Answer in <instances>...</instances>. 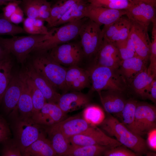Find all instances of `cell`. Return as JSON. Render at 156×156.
Here are the masks:
<instances>
[{"label":"cell","instance_id":"obj_1","mask_svg":"<svg viewBox=\"0 0 156 156\" xmlns=\"http://www.w3.org/2000/svg\"><path fill=\"white\" fill-rule=\"evenodd\" d=\"M31 63L36 70L56 89L68 92L65 83L67 68L53 60L47 51H34Z\"/></svg>","mask_w":156,"mask_h":156},{"label":"cell","instance_id":"obj_2","mask_svg":"<svg viewBox=\"0 0 156 156\" xmlns=\"http://www.w3.org/2000/svg\"><path fill=\"white\" fill-rule=\"evenodd\" d=\"M100 125L109 135L115 137L122 145L138 156L146 154L148 151L146 141L141 136L128 129L114 117L111 115L108 116Z\"/></svg>","mask_w":156,"mask_h":156},{"label":"cell","instance_id":"obj_3","mask_svg":"<svg viewBox=\"0 0 156 156\" xmlns=\"http://www.w3.org/2000/svg\"><path fill=\"white\" fill-rule=\"evenodd\" d=\"M87 70L91 92L111 90L123 92L127 89L128 84L119 68L92 65Z\"/></svg>","mask_w":156,"mask_h":156},{"label":"cell","instance_id":"obj_4","mask_svg":"<svg viewBox=\"0 0 156 156\" xmlns=\"http://www.w3.org/2000/svg\"><path fill=\"white\" fill-rule=\"evenodd\" d=\"M12 118L11 128L14 139L18 145L22 155L25 149L44 134L43 126L36 123L31 117L18 115L17 112L10 114Z\"/></svg>","mask_w":156,"mask_h":156},{"label":"cell","instance_id":"obj_5","mask_svg":"<svg viewBox=\"0 0 156 156\" xmlns=\"http://www.w3.org/2000/svg\"><path fill=\"white\" fill-rule=\"evenodd\" d=\"M50 33L45 35L31 34L25 36H14L10 38H0V44L10 54L13 55L18 62L23 63L38 43L48 38Z\"/></svg>","mask_w":156,"mask_h":156},{"label":"cell","instance_id":"obj_6","mask_svg":"<svg viewBox=\"0 0 156 156\" xmlns=\"http://www.w3.org/2000/svg\"><path fill=\"white\" fill-rule=\"evenodd\" d=\"M85 18L68 23L61 27L53 29L48 38L38 43L32 52L48 51L55 47L74 39L79 35L81 26L86 20Z\"/></svg>","mask_w":156,"mask_h":156},{"label":"cell","instance_id":"obj_7","mask_svg":"<svg viewBox=\"0 0 156 156\" xmlns=\"http://www.w3.org/2000/svg\"><path fill=\"white\" fill-rule=\"evenodd\" d=\"M100 27L89 19L81 26L79 34L80 44L83 55L87 57L94 59L102 43L103 36Z\"/></svg>","mask_w":156,"mask_h":156},{"label":"cell","instance_id":"obj_8","mask_svg":"<svg viewBox=\"0 0 156 156\" xmlns=\"http://www.w3.org/2000/svg\"><path fill=\"white\" fill-rule=\"evenodd\" d=\"M69 140L70 144L75 146L98 145L111 148L122 145L97 126H90L86 131L72 137Z\"/></svg>","mask_w":156,"mask_h":156},{"label":"cell","instance_id":"obj_9","mask_svg":"<svg viewBox=\"0 0 156 156\" xmlns=\"http://www.w3.org/2000/svg\"><path fill=\"white\" fill-rule=\"evenodd\" d=\"M68 42L58 45L47 51L53 60L62 66H78L83 55L80 44Z\"/></svg>","mask_w":156,"mask_h":156},{"label":"cell","instance_id":"obj_10","mask_svg":"<svg viewBox=\"0 0 156 156\" xmlns=\"http://www.w3.org/2000/svg\"><path fill=\"white\" fill-rule=\"evenodd\" d=\"M134 125L137 134L141 136L156 128V107L146 103L138 102Z\"/></svg>","mask_w":156,"mask_h":156},{"label":"cell","instance_id":"obj_11","mask_svg":"<svg viewBox=\"0 0 156 156\" xmlns=\"http://www.w3.org/2000/svg\"><path fill=\"white\" fill-rule=\"evenodd\" d=\"M131 22L129 36L134 45L136 55L148 62L149 60L151 44L148 33V27Z\"/></svg>","mask_w":156,"mask_h":156},{"label":"cell","instance_id":"obj_12","mask_svg":"<svg viewBox=\"0 0 156 156\" xmlns=\"http://www.w3.org/2000/svg\"><path fill=\"white\" fill-rule=\"evenodd\" d=\"M126 14L125 10H116L96 6L88 3L85 9V18L101 26L109 25Z\"/></svg>","mask_w":156,"mask_h":156},{"label":"cell","instance_id":"obj_13","mask_svg":"<svg viewBox=\"0 0 156 156\" xmlns=\"http://www.w3.org/2000/svg\"><path fill=\"white\" fill-rule=\"evenodd\" d=\"M122 60L114 44L103 39L92 65L119 68Z\"/></svg>","mask_w":156,"mask_h":156},{"label":"cell","instance_id":"obj_14","mask_svg":"<svg viewBox=\"0 0 156 156\" xmlns=\"http://www.w3.org/2000/svg\"><path fill=\"white\" fill-rule=\"evenodd\" d=\"M125 10V15L131 22L145 27H148L156 19L155 7L143 2L133 3Z\"/></svg>","mask_w":156,"mask_h":156},{"label":"cell","instance_id":"obj_15","mask_svg":"<svg viewBox=\"0 0 156 156\" xmlns=\"http://www.w3.org/2000/svg\"><path fill=\"white\" fill-rule=\"evenodd\" d=\"M37 124L44 127L54 125L66 118L64 113L56 103L46 102L38 111L31 117Z\"/></svg>","mask_w":156,"mask_h":156},{"label":"cell","instance_id":"obj_16","mask_svg":"<svg viewBox=\"0 0 156 156\" xmlns=\"http://www.w3.org/2000/svg\"><path fill=\"white\" fill-rule=\"evenodd\" d=\"M22 87V81L20 73L13 75L3 94L1 101L6 114L16 110Z\"/></svg>","mask_w":156,"mask_h":156},{"label":"cell","instance_id":"obj_17","mask_svg":"<svg viewBox=\"0 0 156 156\" xmlns=\"http://www.w3.org/2000/svg\"><path fill=\"white\" fill-rule=\"evenodd\" d=\"M89 96L79 92L71 91L60 94L56 103L66 114L84 108L90 104Z\"/></svg>","mask_w":156,"mask_h":156},{"label":"cell","instance_id":"obj_18","mask_svg":"<svg viewBox=\"0 0 156 156\" xmlns=\"http://www.w3.org/2000/svg\"><path fill=\"white\" fill-rule=\"evenodd\" d=\"M51 5L48 0H21L19 6L27 17L39 18L48 23Z\"/></svg>","mask_w":156,"mask_h":156},{"label":"cell","instance_id":"obj_19","mask_svg":"<svg viewBox=\"0 0 156 156\" xmlns=\"http://www.w3.org/2000/svg\"><path fill=\"white\" fill-rule=\"evenodd\" d=\"M98 92L105 110L108 114L118 117L127 101L123 94V92L107 90Z\"/></svg>","mask_w":156,"mask_h":156},{"label":"cell","instance_id":"obj_20","mask_svg":"<svg viewBox=\"0 0 156 156\" xmlns=\"http://www.w3.org/2000/svg\"><path fill=\"white\" fill-rule=\"evenodd\" d=\"M65 81L68 91L80 92L88 87L90 83L88 70L78 66H71L67 68Z\"/></svg>","mask_w":156,"mask_h":156},{"label":"cell","instance_id":"obj_21","mask_svg":"<svg viewBox=\"0 0 156 156\" xmlns=\"http://www.w3.org/2000/svg\"><path fill=\"white\" fill-rule=\"evenodd\" d=\"M24 72L33 81L47 102L56 103L60 94L46 79L36 70L31 63L26 66Z\"/></svg>","mask_w":156,"mask_h":156},{"label":"cell","instance_id":"obj_22","mask_svg":"<svg viewBox=\"0 0 156 156\" xmlns=\"http://www.w3.org/2000/svg\"><path fill=\"white\" fill-rule=\"evenodd\" d=\"M90 126L82 116L76 115L66 118L58 123L49 127L60 131L69 139L84 132Z\"/></svg>","mask_w":156,"mask_h":156},{"label":"cell","instance_id":"obj_23","mask_svg":"<svg viewBox=\"0 0 156 156\" xmlns=\"http://www.w3.org/2000/svg\"><path fill=\"white\" fill-rule=\"evenodd\" d=\"M147 62L136 55L122 60L119 68L128 86L134 77L147 67Z\"/></svg>","mask_w":156,"mask_h":156},{"label":"cell","instance_id":"obj_24","mask_svg":"<svg viewBox=\"0 0 156 156\" xmlns=\"http://www.w3.org/2000/svg\"><path fill=\"white\" fill-rule=\"evenodd\" d=\"M24 156H57L49 140L43 135L26 148L22 154Z\"/></svg>","mask_w":156,"mask_h":156},{"label":"cell","instance_id":"obj_25","mask_svg":"<svg viewBox=\"0 0 156 156\" xmlns=\"http://www.w3.org/2000/svg\"><path fill=\"white\" fill-rule=\"evenodd\" d=\"M20 73L22 79V87L16 110L19 111L20 116L31 117L33 107L30 90L26 82L24 72Z\"/></svg>","mask_w":156,"mask_h":156},{"label":"cell","instance_id":"obj_26","mask_svg":"<svg viewBox=\"0 0 156 156\" xmlns=\"http://www.w3.org/2000/svg\"><path fill=\"white\" fill-rule=\"evenodd\" d=\"M45 131L48 135L52 148L57 156H64L71 144L69 139L60 131L50 127H46Z\"/></svg>","mask_w":156,"mask_h":156},{"label":"cell","instance_id":"obj_27","mask_svg":"<svg viewBox=\"0 0 156 156\" xmlns=\"http://www.w3.org/2000/svg\"><path fill=\"white\" fill-rule=\"evenodd\" d=\"M147 67L137 75L130 85L135 94L143 99H146L147 91L155 78L148 73Z\"/></svg>","mask_w":156,"mask_h":156},{"label":"cell","instance_id":"obj_28","mask_svg":"<svg viewBox=\"0 0 156 156\" xmlns=\"http://www.w3.org/2000/svg\"><path fill=\"white\" fill-rule=\"evenodd\" d=\"M88 3L86 0L78 1L57 21L54 27L85 18V12Z\"/></svg>","mask_w":156,"mask_h":156},{"label":"cell","instance_id":"obj_29","mask_svg":"<svg viewBox=\"0 0 156 156\" xmlns=\"http://www.w3.org/2000/svg\"><path fill=\"white\" fill-rule=\"evenodd\" d=\"M110 148L100 145L75 146L71 144L64 156H99Z\"/></svg>","mask_w":156,"mask_h":156},{"label":"cell","instance_id":"obj_30","mask_svg":"<svg viewBox=\"0 0 156 156\" xmlns=\"http://www.w3.org/2000/svg\"><path fill=\"white\" fill-rule=\"evenodd\" d=\"M80 0H58L52 4L50 17L47 23L53 27L57 21L75 4Z\"/></svg>","mask_w":156,"mask_h":156},{"label":"cell","instance_id":"obj_31","mask_svg":"<svg viewBox=\"0 0 156 156\" xmlns=\"http://www.w3.org/2000/svg\"><path fill=\"white\" fill-rule=\"evenodd\" d=\"M12 60L10 55L0 59V105L2 97L12 76Z\"/></svg>","mask_w":156,"mask_h":156},{"label":"cell","instance_id":"obj_32","mask_svg":"<svg viewBox=\"0 0 156 156\" xmlns=\"http://www.w3.org/2000/svg\"><path fill=\"white\" fill-rule=\"evenodd\" d=\"M137 102L136 100L133 99L127 100L124 107L118 117L120 118L121 122L124 126L133 133L138 135L134 125L135 111Z\"/></svg>","mask_w":156,"mask_h":156},{"label":"cell","instance_id":"obj_33","mask_svg":"<svg viewBox=\"0 0 156 156\" xmlns=\"http://www.w3.org/2000/svg\"><path fill=\"white\" fill-rule=\"evenodd\" d=\"M82 116L91 126L100 125L105 118L104 112L100 107L90 104L84 108Z\"/></svg>","mask_w":156,"mask_h":156},{"label":"cell","instance_id":"obj_34","mask_svg":"<svg viewBox=\"0 0 156 156\" xmlns=\"http://www.w3.org/2000/svg\"><path fill=\"white\" fill-rule=\"evenodd\" d=\"M44 21L38 18H24L23 27L26 34L30 35H45L49 34L47 28L44 25Z\"/></svg>","mask_w":156,"mask_h":156},{"label":"cell","instance_id":"obj_35","mask_svg":"<svg viewBox=\"0 0 156 156\" xmlns=\"http://www.w3.org/2000/svg\"><path fill=\"white\" fill-rule=\"evenodd\" d=\"M23 72L31 94L33 107V114L40 110L47 101L43 94L36 86L33 81Z\"/></svg>","mask_w":156,"mask_h":156},{"label":"cell","instance_id":"obj_36","mask_svg":"<svg viewBox=\"0 0 156 156\" xmlns=\"http://www.w3.org/2000/svg\"><path fill=\"white\" fill-rule=\"evenodd\" d=\"M89 3L94 6L107 8L125 10L133 3L130 0H86Z\"/></svg>","mask_w":156,"mask_h":156},{"label":"cell","instance_id":"obj_37","mask_svg":"<svg viewBox=\"0 0 156 156\" xmlns=\"http://www.w3.org/2000/svg\"><path fill=\"white\" fill-rule=\"evenodd\" d=\"M20 34H26L23 28L10 22L2 13L0 14V35L12 36Z\"/></svg>","mask_w":156,"mask_h":156},{"label":"cell","instance_id":"obj_38","mask_svg":"<svg viewBox=\"0 0 156 156\" xmlns=\"http://www.w3.org/2000/svg\"><path fill=\"white\" fill-rule=\"evenodd\" d=\"M113 43L116 47L122 60L128 59L137 55L129 35L126 40Z\"/></svg>","mask_w":156,"mask_h":156},{"label":"cell","instance_id":"obj_39","mask_svg":"<svg viewBox=\"0 0 156 156\" xmlns=\"http://www.w3.org/2000/svg\"><path fill=\"white\" fill-rule=\"evenodd\" d=\"M150 63L147 67L148 73L156 77V23H153L152 40L149 58Z\"/></svg>","mask_w":156,"mask_h":156},{"label":"cell","instance_id":"obj_40","mask_svg":"<svg viewBox=\"0 0 156 156\" xmlns=\"http://www.w3.org/2000/svg\"><path fill=\"white\" fill-rule=\"evenodd\" d=\"M128 20L127 18L122 16L112 24L104 25L102 30L103 39L109 41Z\"/></svg>","mask_w":156,"mask_h":156},{"label":"cell","instance_id":"obj_41","mask_svg":"<svg viewBox=\"0 0 156 156\" xmlns=\"http://www.w3.org/2000/svg\"><path fill=\"white\" fill-rule=\"evenodd\" d=\"M2 143L3 146L1 151V156H22L20 147L13 138H10Z\"/></svg>","mask_w":156,"mask_h":156},{"label":"cell","instance_id":"obj_42","mask_svg":"<svg viewBox=\"0 0 156 156\" xmlns=\"http://www.w3.org/2000/svg\"><path fill=\"white\" fill-rule=\"evenodd\" d=\"M105 156H136L137 154L126 147L121 145L109 148L104 152Z\"/></svg>","mask_w":156,"mask_h":156},{"label":"cell","instance_id":"obj_43","mask_svg":"<svg viewBox=\"0 0 156 156\" xmlns=\"http://www.w3.org/2000/svg\"><path fill=\"white\" fill-rule=\"evenodd\" d=\"M131 25V22L128 19L108 41L115 43L126 40L129 36Z\"/></svg>","mask_w":156,"mask_h":156},{"label":"cell","instance_id":"obj_44","mask_svg":"<svg viewBox=\"0 0 156 156\" xmlns=\"http://www.w3.org/2000/svg\"><path fill=\"white\" fill-rule=\"evenodd\" d=\"M11 135L8 123L0 114V143H3L10 138Z\"/></svg>","mask_w":156,"mask_h":156},{"label":"cell","instance_id":"obj_45","mask_svg":"<svg viewBox=\"0 0 156 156\" xmlns=\"http://www.w3.org/2000/svg\"><path fill=\"white\" fill-rule=\"evenodd\" d=\"M21 0L10 2L4 7L2 9V13L4 16L9 20L11 16L16 11L19 6Z\"/></svg>","mask_w":156,"mask_h":156},{"label":"cell","instance_id":"obj_46","mask_svg":"<svg viewBox=\"0 0 156 156\" xmlns=\"http://www.w3.org/2000/svg\"><path fill=\"white\" fill-rule=\"evenodd\" d=\"M147 137L146 141L147 147L152 151H156V128L149 131L147 133Z\"/></svg>","mask_w":156,"mask_h":156},{"label":"cell","instance_id":"obj_47","mask_svg":"<svg viewBox=\"0 0 156 156\" xmlns=\"http://www.w3.org/2000/svg\"><path fill=\"white\" fill-rule=\"evenodd\" d=\"M146 99H149L153 102L156 103V80L155 79H153L147 91L146 96Z\"/></svg>","mask_w":156,"mask_h":156},{"label":"cell","instance_id":"obj_48","mask_svg":"<svg viewBox=\"0 0 156 156\" xmlns=\"http://www.w3.org/2000/svg\"><path fill=\"white\" fill-rule=\"evenodd\" d=\"M23 15V12L19 5L15 12L11 16L9 20L14 24H18L23 22L24 19Z\"/></svg>","mask_w":156,"mask_h":156},{"label":"cell","instance_id":"obj_49","mask_svg":"<svg viewBox=\"0 0 156 156\" xmlns=\"http://www.w3.org/2000/svg\"><path fill=\"white\" fill-rule=\"evenodd\" d=\"M10 55V54L0 44V59Z\"/></svg>","mask_w":156,"mask_h":156},{"label":"cell","instance_id":"obj_50","mask_svg":"<svg viewBox=\"0 0 156 156\" xmlns=\"http://www.w3.org/2000/svg\"><path fill=\"white\" fill-rule=\"evenodd\" d=\"M133 3L143 2L151 4L155 7L156 5V0H130Z\"/></svg>","mask_w":156,"mask_h":156},{"label":"cell","instance_id":"obj_51","mask_svg":"<svg viewBox=\"0 0 156 156\" xmlns=\"http://www.w3.org/2000/svg\"><path fill=\"white\" fill-rule=\"evenodd\" d=\"M147 156H156V153L151 152H147L146 153Z\"/></svg>","mask_w":156,"mask_h":156},{"label":"cell","instance_id":"obj_52","mask_svg":"<svg viewBox=\"0 0 156 156\" xmlns=\"http://www.w3.org/2000/svg\"><path fill=\"white\" fill-rule=\"evenodd\" d=\"M19 0H0V1L8 3L10 2L13 1Z\"/></svg>","mask_w":156,"mask_h":156},{"label":"cell","instance_id":"obj_53","mask_svg":"<svg viewBox=\"0 0 156 156\" xmlns=\"http://www.w3.org/2000/svg\"><path fill=\"white\" fill-rule=\"evenodd\" d=\"M8 3L0 1V5H5Z\"/></svg>","mask_w":156,"mask_h":156},{"label":"cell","instance_id":"obj_54","mask_svg":"<svg viewBox=\"0 0 156 156\" xmlns=\"http://www.w3.org/2000/svg\"><path fill=\"white\" fill-rule=\"evenodd\" d=\"M54 0V1H55H55H57V0Z\"/></svg>","mask_w":156,"mask_h":156}]
</instances>
